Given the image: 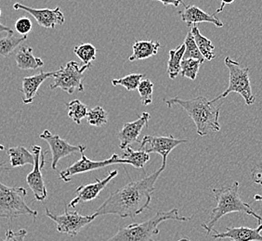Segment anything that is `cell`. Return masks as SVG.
<instances>
[{
	"label": "cell",
	"instance_id": "603a6c76",
	"mask_svg": "<svg viewBox=\"0 0 262 241\" xmlns=\"http://www.w3.org/2000/svg\"><path fill=\"white\" fill-rule=\"evenodd\" d=\"M185 52V45L182 44L176 50L169 51V60L167 61V75L168 77L174 80L181 74V66Z\"/></svg>",
	"mask_w": 262,
	"mask_h": 241
},
{
	"label": "cell",
	"instance_id": "8992f818",
	"mask_svg": "<svg viewBox=\"0 0 262 241\" xmlns=\"http://www.w3.org/2000/svg\"><path fill=\"white\" fill-rule=\"evenodd\" d=\"M224 62L229 69V86L227 89L222 94L217 95V98L210 101L212 103H215L216 101H221L222 99L226 98L230 93L234 92L242 95L247 106L253 105L256 101V98L253 94L251 88L249 68L243 67L240 62L232 60L230 57H226Z\"/></svg>",
	"mask_w": 262,
	"mask_h": 241
},
{
	"label": "cell",
	"instance_id": "f546056e",
	"mask_svg": "<svg viewBox=\"0 0 262 241\" xmlns=\"http://www.w3.org/2000/svg\"><path fill=\"white\" fill-rule=\"evenodd\" d=\"M86 119L91 126L101 127L108 123V113L101 106H96L89 111Z\"/></svg>",
	"mask_w": 262,
	"mask_h": 241
},
{
	"label": "cell",
	"instance_id": "2e32d148",
	"mask_svg": "<svg viewBox=\"0 0 262 241\" xmlns=\"http://www.w3.org/2000/svg\"><path fill=\"white\" fill-rule=\"evenodd\" d=\"M262 224H258L256 228H249L246 226L227 227L226 231H215L213 229L212 237L215 239H226L232 241H262Z\"/></svg>",
	"mask_w": 262,
	"mask_h": 241
},
{
	"label": "cell",
	"instance_id": "cb8c5ba5",
	"mask_svg": "<svg viewBox=\"0 0 262 241\" xmlns=\"http://www.w3.org/2000/svg\"><path fill=\"white\" fill-rule=\"evenodd\" d=\"M27 39V35L15 36L13 33L0 38V58H6L10 56L19 45Z\"/></svg>",
	"mask_w": 262,
	"mask_h": 241
},
{
	"label": "cell",
	"instance_id": "83f0119b",
	"mask_svg": "<svg viewBox=\"0 0 262 241\" xmlns=\"http://www.w3.org/2000/svg\"><path fill=\"white\" fill-rule=\"evenodd\" d=\"M184 45H185V52L183 55V60L186 59H193V60H199L201 63L205 61V58L202 56L201 52L197 47L196 43L193 38L192 32H188L185 40H184Z\"/></svg>",
	"mask_w": 262,
	"mask_h": 241
},
{
	"label": "cell",
	"instance_id": "52a82bcc",
	"mask_svg": "<svg viewBox=\"0 0 262 241\" xmlns=\"http://www.w3.org/2000/svg\"><path fill=\"white\" fill-rule=\"evenodd\" d=\"M91 65H83L79 67L78 62L69 61L66 66H61L60 69L55 70L53 76V83L50 86L51 90L61 88L66 93L73 95L76 91H84V74L91 69Z\"/></svg>",
	"mask_w": 262,
	"mask_h": 241
},
{
	"label": "cell",
	"instance_id": "8d00e7d4",
	"mask_svg": "<svg viewBox=\"0 0 262 241\" xmlns=\"http://www.w3.org/2000/svg\"><path fill=\"white\" fill-rule=\"evenodd\" d=\"M221 1H222V5L216 10V13H221L222 10H224L225 6L231 5L235 0H221Z\"/></svg>",
	"mask_w": 262,
	"mask_h": 241
},
{
	"label": "cell",
	"instance_id": "d6986e66",
	"mask_svg": "<svg viewBox=\"0 0 262 241\" xmlns=\"http://www.w3.org/2000/svg\"><path fill=\"white\" fill-rule=\"evenodd\" d=\"M16 63L20 70H36L44 65V61L40 58L35 57L33 49L29 45H23L16 53Z\"/></svg>",
	"mask_w": 262,
	"mask_h": 241
},
{
	"label": "cell",
	"instance_id": "ba28073f",
	"mask_svg": "<svg viewBox=\"0 0 262 241\" xmlns=\"http://www.w3.org/2000/svg\"><path fill=\"white\" fill-rule=\"evenodd\" d=\"M46 215L54 222L57 231L68 236H76L79 232L96 219V215H81L78 211H68V206L64 208V213L57 215L46 208Z\"/></svg>",
	"mask_w": 262,
	"mask_h": 241
},
{
	"label": "cell",
	"instance_id": "ab89813d",
	"mask_svg": "<svg viewBox=\"0 0 262 241\" xmlns=\"http://www.w3.org/2000/svg\"><path fill=\"white\" fill-rule=\"evenodd\" d=\"M4 150H5V148L0 143V151H4Z\"/></svg>",
	"mask_w": 262,
	"mask_h": 241
},
{
	"label": "cell",
	"instance_id": "277c9868",
	"mask_svg": "<svg viewBox=\"0 0 262 241\" xmlns=\"http://www.w3.org/2000/svg\"><path fill=\"white\" fill-rule=\"evenodd\" d=\"M167 220L185 222L189 218L181 215L178 209L158 211L147 221L119 227L116 234L106 241H157L154 239V236L159 235V225Z\"/></svg>",
	"mask_w": 262,
	"mask_h": 241
},
{
	"label": "cell",
	"instance_id": "ac0fdd59",
	"mask_svg": "<svg viewBox=\"0 0 262 241\" xmlns=\"http://www.w3.org/2000/svg\"><path fill=\"white\" fill-rule=\"evenodd\" d=\"M54 74H55V70L51 73L40 71L35 76L24 77L21 80V88L20 89V92L24 94V99H23L24 103L31 104L37 95V91L39 89L41 85L48 78L53 77Z\"/></svg>",
	"mask_w": 262,
	"mask_h": 241
},
{
	"label": "cell",
	"instance_id": "7c38bea8",
	"mask_svg": "<svg viewBox=\"0 0 262 241\" xmlns=\"http://www.w3.org/2000/svg\"><path fill=\"white\" fill-rule=\"evenodd\" d=\"M39 137L43 140L47 141L51 148V154H52V161H51V168L53 170L57 169L58 162L62 158L67 156L72 155L76 152H85L86 147L85 145H72L68 143L66 139L61 138L59 135L52 134L51 131L46 129Z\"/></svg>",
	"mask_w": 262,
	"mask_h": 241
},
{
	"label": "cell",
	"instance_id": "d6a6232c",
	"mask_svg": "<svg viewBox=\"0 0 262 241\" xmlns=\"http://www.w3.org/2000/svg\"><path fill=\"white\" fill-rule=\"evenodd\" d=\"M32 21L27 17H21L15 22L16 31L21 35H27V34H29V32L32 30Z\"/></svg>",
	"mask_w": 262,
	"mask_h": 241
},
{
	"label": "cell",
	"instance_id": "4316f807",
	"mask_svg": "<svg viewBox=\"0 0 262 241\" xmlns=\"http://www.w3.org/2000/svg\"><path fill=\"white\" fill-rule=\"evenodd\" d=\"M74 53L80 59L84 65H92L91 62L96 60V47L90 43L76 45L74 49Z\"/></svg>",
	"mask_w": 262,
	"mask_h": 241
},
{
	"label": "cell",
	"instance_id": "7a4b0ae2",
	"mask_svg": "<svg viewBox=\"0 0 262 241\" xmlns=\"http://www.w3.org/2000/svg\"><path fill=\"white\" fill-rule=\"evenodd\" d=\"M164 101L168 108L179 105L186 111L196 126L197 134L199 136H206L211 132L221 131L219 119L222 104L215 106L207 98L202 95L188 101L175 97L168 100L165 99Z\"/></svg>",
	"mask_w": 262,
	"mask_h": 241
},
{
	"label": "cell",
	"instance_id": "d590c367",
	"mask_svg": "<svg viewBox=\"0 0 262 241\" xmlns=\"http://www.w3.org/2000/svg\"><path fill=\"white\" fill-rule=\"evenodd\" d=\"M157 1H160L164 6L172 5L175 8H178L180 5H185L183 0H157Z\"/></svg>",
	"mask_w": 262,
	"mask_h": 241
},
{
	"label": "cell",
	"instance_id": "5bb4252c",
	"mask_svg": "<svg viewBox=\"0 0 262 241\" xmlns=\"http://www.w3.org/2000/svg\"><path fill=\"white\" fill-rule=\"evenodd\" d=\"M118 175L117 170L110 172L108 176H106L104 179L100 180L96 179L94 183L83 185L77 187L76 190V197L70 201L68 207L75 208L78 204L84 203V202H90V201L96 200L99 198V195L101 191L105 188L106 186L111 182L116 176Z\"/></svg>",
	"mask_w": 262,
	"mask_h": 241
},
{
	"label": "cell",
	"instance_id": "4fadbf2b",
	"mask_svg": "<svg viewBox=\"0 0 262 241\" xmlns=\"http://www.w3.org/2000/svg\"><path fill=\"white\" fill-rule=\"evenodd\" d=\"M16 10H24L35 18L36 22L44 28L54 29L57 26H62L66 22V18L61 9L57 7L56 9H34L20 3L13 5Z\"/></svg>",
	"mask_w": 262,
	"mask_h": 241
},
{
	"label": "cell",
	"instance_id": "484cf974",
	"mask_svg": "<svg viewBox=\"0 0 262 241\" xmlns=\"http://www.w3.org/2000/svg\"><path fill=\"white\" fill-rule=\"evenodd\" d=\"M68 109V116L76 125H80L81 122L88 115L86 106L78 100H74L66 104Z\"/></svg>",
	"mask_w": 262,
	"mask_h": 241
},
{
	"label": "cell",
	"instance_id": "1f68e13d",
	"mask_svg": "<svg viewBox=\"0 0 262 241\" xmlns=\"http://www.w3.org/2000/svg\"><path fill=\"white\" fill-rule=\"evenodd\" d=\"M137 89L139 92L142 105H150L152 102V94H154V84L151 81L147 78L142 79Z\"/></svg>",
	"mask_w": 262,
	"mask_h": 241
},
{
	"label": "cell",
	"instance_id": "30bf717a",
	"mask_svg": "<svg viewBox=\"0 0 262 241\" xmlns=\"http://www.w3.org/2000/svg\"><path fill=\"white\" fill-rule=\"evenodd\" d=\"M32 153L34 155L33 171L26 176V183L30 187L35 196V201H44L48 197L45 180L42 174V169L45 166V154L42 153V148L38 145L32 147Z\"/></svg>",
	"mask_w": 262,
	"mask_h": 241
},
{
	"label": "cell",
	"instance_id": "4dcf8cb0",
	"mask_svg": "<svg viewBox=\"0 0 262 241\" xmlns=\"http://www.w3.org/2000/svg\"><path fill=\"white\" fill-rule=\"evenodd\" d=\"M201 64L202 63L199 60H193V59L182 60L181 75L182 77H186L191 80L194 81L196 79Z\"/></svg>",
	"mask_w": 262,
	"mask_h": 241
},
{
	"label": "cell",
	"instance_id": "44dd1931",
	"mask_svg": "<svg viewBox=\"0 0 262 241\" xmlns=\"http://www.w3.org/2000/svg\"><path fill=\"white\" fill-rule=\"evenodd\" d=\"M10 157V165L12 168L23 167L30 164L34 165V155L25 147L17 146L10 148L7 151Z\"/></svg>",
	"mask_w": 262,
	"mask_h": 241
},
{
	"label": "cell",
	"instance_id": "60d3db41",
	"mask_svg": "<svg viewBox=\"0 0 262 241\" xmlns=\"http://www.w3.org/2000/svg\"><path fill=\"white\" fill-rule=\"evenodd\" d=\"M188 240V238H184V237H183V238H181V239H180V240H178V241H187Z\"/></svg>",
	"mask_w": 262,
	"mask_h": 241
},
{
	"label": "cell",
	"instance_id": "d4e9b609",
	"mask_svg": "<svg viewBox=\"0 0 262 241\" xmlns=\"http://www.w3.org/2000/svg\"><path fill=\"white\" fill-rule=\"evenodd\" d=\"M122 159L129 162V165L137 169H142L148 161H150V154L144 151H134L131 147L126 148L122 155Z\"/></svg>",
	"mask_w": 262,
	"mask_h": 241
},
{
	"label": "cell",
	"instance_id": "74e56055",
	"mask_svg": "<svg viewBox=\"0 0 262 241\" xmlns=\"http://www.w3.org/2000/svg\"><path fill=\"white\" fill-rule=\"evenodd\" d=\"M0 17H1V9H0ZM1 33H7V34H9V33H13V30L10 29V27L4 26V25H2V23L0 22V34H1Z\"/></svg>",
	"mask_w": 262,
	"mask_h": 241
},
{
	"label": "cell",
	"instance_id": "8fae6325",
	"mask_svg": "<svg viewBox=\"0 0 262 241\" xmlns=\"http://www.w3.org/2000/svg\"><path fill=\"white\" fill-rule=\"evenodd\" d=\"M187 139H179L170 135L167 136H145L140 142V151L146 153H157L162 156V166L166 167V160L175 148L187 143Z\"/></svg>",
	"mask_w": 262,
	"mask_h": 241
},
{
	"label": "cell",
	"instance_id": "9c48e42d",
	"mask_svg": "<svg viewBox=\"0 0 262 241\" xmlns=\"http://www.w3.org/2000/svg\"><path fill=\"white\" fill-rule=\"evenodd\" d=\"M115 164H129L128 161L124 160L117 155L116 153L113 154L111 158L102 160V161H93L86 157L84 152L81 153V159L76 161L74 164L69 166L64 170L60 172V178L63 182H70L73 176L76 175L85 174L89 172L95 171L107 166L115 165Z\"/></svg>",
	"mask_w": 262,
	"mask_h": 241
},
{
	"label": "cell",
	"instance_id": "e0dca14e",
	"mask_svg": "<svg viewBox=\"0 0 262 241\" xmlns=\"http://www.w3.org/2000/svg\"><path fill=\"white\" fill-rule=\"evenodd\" d=\"M184 7L185 9L182 12H180V15L188 27L195 26L201 22H209L217 27H223L222 20L215 14H208L196 6L184 5Z\"/></svg>",
	"mask_w": 262,
	"mask_h": 241
},
{
	"label": "cell",
	"instance_id": "6da1fadb",
	"mask_svg": "<svg viewBox=\"0 0 262 241\" xmlns=\"http://www.w3.org/2000/svg\"><path fill=\"white\" fill-rule=\"evenodd\" d=\"M165 169L166 167L161 165L150 176L131 181L114 191L93 214L96 217L114 214L120 218H135L147 209H151L150 203L156 189L155 185Z\"/></svg>",
	"mask_w": 262,
	"mask_h": 241
},
{
	"label": "cell",
	"instance_id": "3957f363",
	"mask_svg": "<svg viewBox=\"0 0 262 241\" xmlns=\"http://www.w3.org/2000/svg\"><path fill=\"white\" fill-rule=\"evenodd\" d=\"M239 182H234L232 186L212 189L217 205L213 208L208 222L202 225V227L206 230L207 235L213 231L214 226L220 219L232 212H242L247 215H252L257 219L258 224H261V216L255 212L249 203L243 201L239 192Z\"/></svg>",
	"mask_w": 262,
	"mask_h": 241
},
{
	"label": "cell",
	"instance_id": "836d02e7",
	"mask_svg": "<svg viewBox=\"0 0 262 241\" xmlns=\"http://www.w3.org/2000/svg\"><path fill=\"white\" fill-rule=\"evenodd\" d=\"M26 236H27L26 229H20L19 231L17 232L10 229L6 232V237L4 241H25Z\"/></svg>",
	"mask_w": 262,
	"mask_h": 241
},
{
	"label": "cell",
	"instance_id": "5b68a950",
	"mask_svg": "<svg viewBox=\"0 0 262 241\" xmlns=\"http://www.w3.org/2000/svg\"><path fill=\"white\" fill-rule=\"evenodd\" d=\"M25 187L8 186L0 182V219L13 220L20 215L32 216L35 220L37 211L26 204Z\"/></svg>",
	"mask_w": 262,
	"mask_h": 241
},
{
	"label": "cell",
	"instance_id": "7402d4cb",
	"mask_svg": "<svg viewBox=\"0 0 262 241\" xmlns=\"http://www.w3.org/2000/svg\"><path fill=\"white\" fill-rule=\"evenodd\" d=\"M191 32L196 43L197 47L201 52L202 56L205 58V60L208 61L214 60L216 58L215 52H214L215 46L212 44L211 41L207 37H205L204 35H202L200 30L198 29L196 26L191 27Z\"/></svg>",
	"mask_w": 262,
	"mask_h": 241
},
{
	"label": "cell",
	"instance_id": "f1b7e54d",
	"mask_svg": "<svg viewBox=\"0 0 262 241\" xmlns=\"http://www.w3.org/2000/svg\"><path fill=\"white\" fill-rule=\"evenodd\" d=\"M144 78L145 76L142 74H131L123 78L114 79L112 81V85L114 86H124L127 91H134L136 90L141 81Z\"/></svg>",
	"mask_w": 262,
	"mask_h": 241
},
{
	"label": "cell",
	"instance_id": "9a60e30c",
	"mask_svg": "<svg viewBox=\"0 0 262 241\" xmlns=\"http://www.w3.org/2000/svg\"><path fill=\"white\" fill-rule=\"evenodd\" d=\"M151 119L149 112H143L141 117L136 120L125 123L123 128L118 132L117 136L120 140L119 148L122 151H125L126 148L131 147L133 143L140 142L139 136L141 135L142 129L147 126L148 122Z\"/></svg>",
	"mask_w": 262,
	"mask_h": 241
},
{
	"label": "cell",
	"instance_id": "e575fe53",
	"mask_svg": "<svg viewBox=\"0 0 262 241\" xmlns=\"http://www.w3.org/2000/svg\"><path fill=\"white\" fill-rule=\"evenodd\" d=\"M251 177L255 184L262 186V165L254 167V169L251 171Z\"/></svg>",
	"mask_w": 262,
	"mask_h": 241
},
{
	"label": "cell",
	"instance_id": "f35d334b",
	"mask_svg": "<svg viewBox=\"0 0 262 241\" xmlns=\"http://www.w3.org/2000/svg\"><path fill=\"white\" fill-rule=\"evenodd\" d=\"M254 200L256 201H261L262 202V196L261 195H258V194H256L255 197H254Z\"/></svg>",
	"mask_w": 262,
	"mask_h": 241
},
{
	"label": "cell",
	"instance_id": "b9f144b4",
	"mask_svg": "<svg viewBox=\"0 0 262 241\" xmlns=\"http://www.w3.org/2000/svg\"><path fill=\"white\" fill-rule=\"evenodd\" d=\"M187 241H191V240H189V239H188V240H187Z\"/></svg>",
	"mask_w": 262,
	"mask_h": 241
},
{
	"label": "cell",
	"instance_id": "ffe728a7",
	"mask_svg": "<svg viewBox=\"0 0 262 241\" xmlns=\"http://www.w3.org/2000/svg\"><path fill=\"white\" fill-rule=\"evenodd\" d=\"M161 44L158 41L141 40L136 41L132 46L133 53L128 58L129 61L145 60L152 56L157 55Z\"/></svg>",
	"mask_w": 262,
	"mask_h": 241
}]
</instances>
